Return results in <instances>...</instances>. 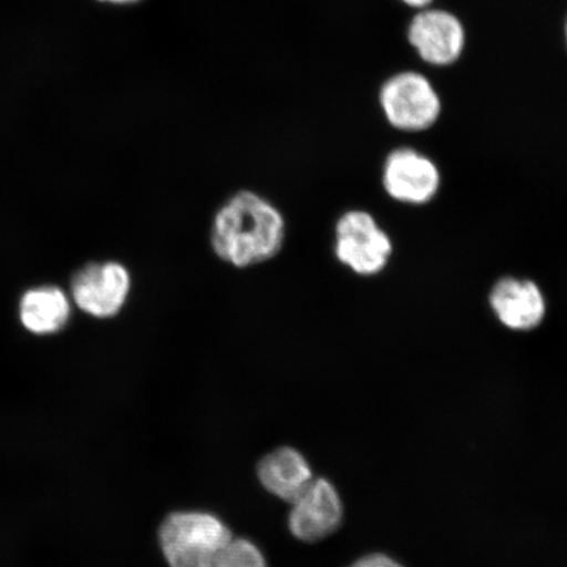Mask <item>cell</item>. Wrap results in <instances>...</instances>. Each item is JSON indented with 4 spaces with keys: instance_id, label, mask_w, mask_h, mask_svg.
<instances>
[{
    "instance_id": "8fae6325",
    "label": "cell",
    "mask_w": 567,
    "mask_h": 567,
    "mask_svg": "<svg viewBox=\"0 0 567 567\" xmlns=\"http://www.w3.org/2000/svg\"><path fill=\"white\" fill-rule=\"evenodd\" d=\"M71 307L60 288L41 287L28 290L20 301L19 316L24 329L34 336H52L69 322Z\"/></svg>"
},
{
    "instance_id": "4fadbf2b",
    "label": "cell",
    "mask_w": 567,
    "mask_h": 567,
    "mask_svg": "<svg viewBox=\"0 0 567 567\" xmlns=\"http://www.w3.org/2000/svg\"><path fill=\"white\" fill-rule=\"evenodd\" d=\"M350 567H403L399 563L394 561L384 555H370L361 557L357 563H353Z\"/></svg>"
},
{
    "instance_id": "9a60e30c",
    "label": "cell",
    "mask_w": 567,
    "mask_h": 567,
    "mask_svg": "<svg viewBox=\"0 0 567 567\" xmlns=\"http://www.w3.org/2000/svg\"><path fill=\"white\" fill-rule=\"evenodd\" d=\"M101 2L115 3V4H126V3L137 2V0H101Z\"/></svg>"
},
{
    "instance_id": "7c38bea8",
    "label": "cell",
    "mask_w": 567,
    "mask_h": 567,
    "mask_svg": "<svg viewBox=\"0 0 567 567\" xmlns=\"http://www.w3.org/2000/svg\"><path fill=\"white\" fill-rule=\"evenodd\" d=\"M213 567H268L264 551L247 538L233 537Z\"/></svg>"
},
{
    "instance_id": "7a4b0ae2",
    "label": "cell",
    "mask_w": 567,
    "mask_h": 567,
    "mask_svg": "<svg viewBox=\"0 0 567 567\" xmlns=\"http://www.w3.org/2000/svg\"><path fill=\"white\" fill-rule=\"evenodd\" d=\"M233 537L221 517L200 509L172 513L158 530L168 567H209Z\"/></svg>"
},
{
    "instance_id": "ba28073f",
    "label": "cell",
    "mask_w": 567,
    "mask_h": 567,
    "mask_svg": "<svg viewBox=\"0 0 567 567\" xmlns=\"http://www.w3.org/2000/svg\"><path fill=\"white\" fill-rule=\"evenodd\" d=\"M386 194L395 202L423 205L437 195L442 176L429 157L413 148H396L390 153L382 172Z\"/></svg>"
},
{
    "instance_id": "9c48e42d",
    "label": "cell",
    "mask_w": 567,
    "mask_h": 567,
    "mask_svg": "<svg viewBox=\"0 0 567 567\" xmlns=\"http://www.w3.org/2000/svg\"><path fill=\"white\" fill-rule=\"evenodd\" d=\"M488 301L501 323L515 331L536 329L547 315L543 290L526 279L503 278L496 281Z\"/></svg>"
},
{
    "instance_id": "277c9868",
    "label": "cell",
    "mask_w": 567,
    "mask_h": 567,
    "mask_svg": "<svg viewBox=\"0 0 567 567\" xmlns=\"http://www.w3.org/2000/svg\"><path fill=\"white\" fill-rule=\"evenodd\" d=\"M392 240L371 213L350 210L339 218L336 255L340 264L361 276L378 275L392 257Z\"/></svg>"
},
{
    "instance_id": "3957f363",
    "label": "cell",
    "mask_w": 567,
    "mask_h": 567,
    "mask_svg": "<svg viewBox=\"0 0 567 567\" xmlns=\"http://www.w3.org/2000/svg\"><path fill=\"white\" fill-rule=\"evenodd\" d=\"M379 101L388 123L402 132L430 130L442 115V99L434 83L415 70H403L382 83Z\"/></svg>"
},
{
    "instance_id": "2e32d148",
    "label": "cell",
    "mask_w": 567,
    "mask_h": 567,
    "mask_svg": "<svg viewBox=\"0 0 567 567\" xmlns=\"http://www.w3.org/2000/svg\"><path fill=\"white\" fill-rule=\"evenodd\" d=\"M564 41H565V47H566V52H567V16L564 21Z\"/></svg>"
},
{
    "instance_id": "52a82bcc",
    "label": "cell",
    "mask_w": 567,
    "mask_h": 567,
    "mask_svg": "<svg viewBox=\"0 0 567 567\" xmlns=\"http://www.w3.org/2000/svg\"><path fill=\"white\" fill-rule=\"evenodd\" d=\"M288 528L302 543H318L331 536L343 519V503L326 478H313L289 503Z\"/></svg>"
},
{
    "instance_id": "6da1fadb",
    "label": "cell",
    "mask_w": 567,
    "mask_h": 567,
    "mask_svg": "<svg viewBox=\"0 0 567 567\" xmlns=\"http://www.w3.org/2000/svg\"><path fill=\"white\" fill-rule=\"evenodd\" d=\"M286 240V221L265 197L240 190L216 213L210 231L213 251L237 268L272 259Z\"/></svg>"
},
{
    "instance_id": "5bb4252c",
    "label": "cell",
    "mask_w": 567,
    "mask_h": 567,
    "mask_svg": "<svg viewBox=\"0 0 567 567\" xmlns=\"http://www.w3.org/2000/svg\"><path fill=\"white\" fill-rule=\"evenodd\" d=\"M399 2L409 7L411 10L420 11L434 6L436 0H399Z\"/></svg>"
},
{
    "instance_id": "30bf717a",
    "label": "cell",
    "mask_w": 567,
    "mask_h": 567,
    "mask_svg": "<svg viewBox=\"0 0 567 567\" xmlns=\"http://www.w3.org/2000/svg\"><path fill=\"white\" fill-rule=\"evenodd\" d=\"M257 474L261 486L269 494L288 503L302 493L315 478L308 460L292 446H280L267 453L259 461Z\"/></svg>"
},
{
    "instance_id": "8992f818",
    "label": "cell",
    "mask_w": 567,
    "mask_h": 567,
    "mask_svg": "<svg viewBox=\"0 0 567 567\" xmlns=\"http://www.w3.org/2000/svg\"><path fill=\"white\" fill-rule=\"evenodd\" d=\"M131 289L130 271L116 261L89 265L71 281L76 307L95 318L117 316L125 307Z\"/></svg>"
},
{
    "instance_id": "5b68a950",
    "label": "cell",
    "mask_w": 567,
    "mask_h": 567,
    "mask_svg": "<svg viewBox=\"0 0 567 567\" xmlns=\"http://www.w3.org/2000/svg\"><path fill=\"white\" fill-rule=\"evenodd\" d=\"M406 39L420 60L434 68L455 65L463 59L467 44L463 20L435 6L415 11L406 28Z\"/></svg>"
}]
</instances>
